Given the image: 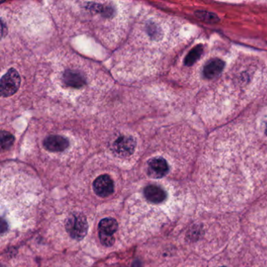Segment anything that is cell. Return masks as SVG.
Listing matches in <instances>:
<instances>
[{
	"instance_id": "obj_1",
	"label": "cell",
	"mask_w": 267,
	"mask_h": 267,
	"mask_svg": "<svg viewBox=\"0 0 267 267\" xmlns=\"http://www.w3.org/2000/svg\"><path fill=\"white\" fill-rule=\"evenodd\" d=\"M67 232L73 239L80 241L84 238L88 231L87 218L81 213H74L70 216L65 223Z\"/></svg>"
},
{
	"instance_id": "obj_2",
	"label": "cell",
	"mask_w": 267,
	"mask_h": 267,
	"mask_svg": "<svg viewBox=\"0 0 267 267\" xmlns=\"http://www.w3.org/2000/svg\"><path fill=\"white\" fill-rule=\"evenodd\" d=\"M20 85V77L14 68H10L1 78V94L3 97H8L17 93Z\"/></svg>"
},
{
	"instance_id": "obj_3",
	"label": "cell",
	"mask_w": 267,
	"mask_h": 267,
	"mask_svg": "<svg viewBox=\"0 0 267 267\" xmlns=\"http://www.w3.org/2000/svg\"><path fill=\"white\" fill-rule=\"evenodd\" d=\"M115 190L114 182L108 175H101L93 182V191L96 195L101 198H106L112 195Z\"/></svg>"
},
{
	"instance_id": "obj_4",
	"label": "cell",
	"mask_w": 267,
	"mask_h": 267,
	"mask_svg": "<svg viewBox=\"0 0 267 267\" xmlns=\"http://www.w3.org/2000/svg\"><path fill=\"white\" fill-rule=\"evenodd\" d=\"M169 168L166 159L163 157H154L148 162L147 173L150 177L160 179L169 173Z\"/></svg>"
},
{
	"instance_id": "obj_5",
	"label": "cell",
	"mask_w": 267,
	"mask_h": 267,
	"mask_svg": "<svg viewBox=\"0 0 267 267\" xmlns=\"http://www.w3.org/2000/svg\"><path fill=\"white\" fill-rule=\"evenodd\" d=\"M136 141L134 137L122 136L117 139L113 144L114 151L122 157H128L134 154Z\"/></svg>"
},
{
	"instance_id": "obj_6",
	"label": "cell",
	"mask_w": 267,
	"mask_h": 267,
	"mask_svg": "<svg viewBox=\"0 0 267 267\" xmlns=\"http://www.w3.org/2000/svg\"><path fill=\"white\" fill-rule=\"evenodd\" d=\"M45 148L51 152H61L65 151L69 146V141L61 136H49L43 141Z\"/></svg>"
},
{
	"instance_id": "obj_7",
	"label": "cell",
	"mask_w": 267,
	"mask_h": 267,
	"mask_svg": "<svg viewBox=\"0 0 267 267\" xmlns=\"http://www.w3.org/2000/svg\"><path fill=\"white\" fill-rule=\"evenodd\" d=\"M144 194L146 199L154 204L163 202L167 198L166 191L157 185H148L146 186Z\"/></svg>"
},
{
	"instance_id": "obj_8",
	"label": "cell",
	"mask_w": 267,
	"mask_h": 267,
	"mask_svg": "<svg viewBox=\"0 0 267 267\" xmlns=\"http://www.w3.org/2000/svg\"><path fill=\"white\" fill-rule=\"evenodd\" d=\"M224 68V62L222 60L215 58L210 60L206 63V65L203 69L204 76L208 79L216 78L221 74Z\"/></svg>"
},
{
	"instance_id": "obj_9",
	"label": "cell",
	"mask_w": 267,
	"mask_h": 267,
	"mask_svg": "<svg viewBox=\"0 0 267 267\" xmlns=\"http://www.w3.org/2000/svg\"><path fill=\"white\" fill-rule=\"evenodd\" d=\"M64 82L68 87L81 88L86 84V79L76 71H67L64 74Z\"/></svg>"
},
{
	"instance_id": "obj_10",
	"label": "cell",
	"mask_w": 267,
	"mask_h": 267,
	"mask_svg": "<svg viewBox=\"0 0 267 267\" xmlns=\"http://www.w3.org/2000/svg\"><path fill=\"white\" fill-rule=\"evenodd\" d=\"M118 223L115 219L105 218L99 223V233L113 236L114 233L118 230Z\"/></svg>"
},
{
	"instance_id": "obj_11",
	"label": "cell",
	"mask_w": 267,
	"mask_h": 267,
	"mask_svg": "<svg viewBox=\"0 0 267 267\" xmlns=\"http://www.w3.org/2000/svg\"><path fill=\"white\" fill-rule=\"evenodd\" d=\"M203 52L202 45H198L190 51L189 54L185 58L184 64L186 66H192V65L200 59Z\"/></svg>"
},
{
	"instance_id": "obj_12",
	"label": "cell",
	"mask_w": 267,
	"mask_h": 267,
	"mask_svg": "<svg viewBox=\"0 0 267 267\" xmlns=\"http://www.w3.org/2000/svg\"><path fill=\"white\" fill-rule=\"evenodd\" d=\"M195 15L200 20L208 23H216L218 21V17L213 13L206 12V11H196Z\"/></svg>"
},
{
	"instance_id": "obj_13",
	"label": "cell",
	"mask_w": 267,
	"mask_h": 267,
	"mask_svg": "<svg viewBox=\"0 0 267 267\" xmlns=\"http://www.w3.org/2000/svg\"><path fill=\"white\" fill-rule=\"evenodd\" d=\"M14 137L10 132L2 131L1 132V147L3 150L10 148L14 144Z\"/></svg>"
},
{
	"instance_id": "obj_14",
	"label": "cell",
	"mask_w": 267,
	"mask_h": 267,
	"mask_svg": "<svg viewBox=\"0 0 267 267\" xmlns=\"http://www.w3.org/2000/svg\"><path fill=\"white\" fill-rule=\"evenodd\" d=\"M99 237H100V242H101L102 245L106 246V247H110V246L113 245L114 242H115V237H114V236H108V235L99 233Z\"/></svg>"
},
{
	"instance_id": "obj_15",
	"label": "cell",
	"mask_w": 267,
	"mask_h": 267,
	"mask_svg": "<svg viewBox=\"0 0 267 267\" xmlns=\"http://www.w3.org/2000/svg\"><path fill=\"white\" fill-rule=\"evenodd\" d=\"M265 134H266L267 136V125L266 126H265Z\"/></svg>"
}]
</instances>
